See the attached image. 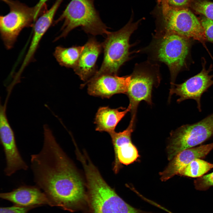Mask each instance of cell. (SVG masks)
Masks as SVG:
<instances>
[{"label": "cell", "mask_w": 213, "mask_h": 213, "mask_svg": "<svg viewBox=\"0 0 213 213\" xmlns=\"http://www.w3.org/2000/svg\"><path fill=\"white\" fill-rule=\"evenodd\" d=\"M42 148L31 155L30 167L36 185L53 206L71 212L82 209L86 201L83 183L49 127L43 129Z\"/></svg>", "instance_id": "obj_1"}, {"label": "cell", "mask_w": 213, "mask_h": 213, "mask_svg": "<svg viewBox=\"0 0 213 213\" xmlns=\"http://www.w3.org/2000/svg\"><path fill=\"white\" fill-rule=\"evenodd\" d=\"M88 192L85 213H152L131 206L119 196L93 164L84 169Z\"/></svg>", "instance_id": "obj_2"}, {"label": "cell", "mask_w": 213, "mask_h": 213, "mask_svg": "<svg viewBox=\"0 0 213 213\" xmlns=\"http://www.w3.org/2000/svg\"><path fill=\"white\" fill-rule=\"evenodd\" d=\"M94 0H71L54 24L63 21L61 33L54 41L65 37L75 28L80 27L94 36L106 35L109 32L101 20L94 5Z\"/></svg>", "instance_id": "obj_3"}, {"label": "cell", "mask_w": 213, "mask_h": 213, "mask_svg": "<svg viewBox=\"0 0 213 213\" xmlns=\"http://www.w3.org/2000/svg\"><path fill=\"white\" fill-rule=\"evenodd\" d=\"M139 22H129L119 30L109 32L106 35L102 43L104 52L103 62L99 69L91 78L104 74L117 75L120 67L128 59L130 37Z\"/></svg>", "instance_id": "obj_4"}, {"label": "cell", "mask_w": 213, "mask_h": 213, "mask_svg": "<svg viewBox=\"0 0 213 213\" xmlns=\"http://www.w3.org/2000/svg\"><path fill=\"white\" fill-rule=\"evenodd\" d=\"M7 5L9 12L0 16V32L5 48L11 49L21 31L33 27L38 18L35 6L30 7L18 0H1Z\"/></svg>", "instance_id": "obj_5"}, {"label": "cell", "mask_w": 213, "mask_h": 213, "mask_svg": "<svg viewBox=\"0 0 213 213\" xmlns=\"http://www.w3.org/2000/svg\"><path fill=\"white\" fill-rule=\"evenodd\" d=\"M213 136V113L192 124L182 125L170 133L167 147L171 160L182 151L196 147Z\"/></svg>", "instance_id": "obj_6"}, {"label": "cell", "mask_w": 213, "mask_h": 213, "mask_svg": "<svg viewBox=\"0 0 213 213\" xmlns=\"http://www.w3.org/2000/svg\"><path fill=\"white\" fill-rule=\"evenodd\" d=\"M161 1L166 32L201 43L205 42L206 39L200 21L190 10L184 7H172L165 0Z\"/></svg>", "instance_id": "obj_7"}, {"label": "cell", "mask_w": 213, "mask_h": 213, "mask_svg": "<svg viewBox=\"0 0 213 213\" xmlns=\"http://www.w3.org/2000/svg\"><path fill=\"white\" fill-rule=\"evenodd\" d=\"M187 39L178 35L166 32L159 41L156 54L159 60L166 64L171 77V86L185 64L189 51Z\"/></svg>", "instance_id": "obj_8"}, {"label": "cell", "mask_w": 213, "mask_h": 213, "mask_svg": "<svg viewBox=\"0 0 213 213\" xmlns=\"http://www.w3.org/2000/svg\"><path fill=\"white\" fill-rule=\"evenodd\" d=\"M0 138L6 161L5 175L10 176L18 170H27L28 166L18 149L14 133L6 114L5 104L0 106Z\"/></svg>", "instance_id": "obj_9"}, {"label": "cell", "mask_w": 213, "mask_h": 213, "mask_svg": "<svg viewBox=\"0 0 213 213\" xmlns=\"http://www.w3.org/2000/svg\"><path fill=\"white\" fill-rule=\"evenodd\" d=\"M205 62L202 64V69L199 73L182 83H174L171 86L169 102L170 101L172 96L175 94L179 97L177 101L178 103L186 100H195L199 111H202L201 101L202 96L213 85V75L209 74L212 66H211L209 69L206 70L205 67Z\"/></svg>", "instance_id": "obj_10"}, {"label": "cell", "mask_w": 213, "mask_h": 213, "mask_svg": "<svg viewBox=\"0 0 213 213\" xmlns=\"http://www.w3.org/2000/svg\"><path fill=\"white\" fill-rule=\"evenodd\" d=\"M131 79L126 94L130 105L131 116H136L138 105L142 101L151 105L153 88L158 85L159 78L151 72L144 71H135Z\"/></svg>", "instance_id": "obj_11"}, {"label": "cell", "mask_w": 213, "mask_h": 213, "mask_svg": "<svg viewBox=\"0 0 213 213\" xmlns=\"http://www.w3.org/2000/svg\"><path fill=\"white\" fill-rule=\"evenodd\" d=\"M131 77L104 74L91 78L82 86L87 84L88 92L90 95L109 98L115 94H126Z\"/></svg>", "instance_id": "obj_12"}, {"label": "cell", "mask_w": 213, "mask_h": 213, "mask_svg": "<svg viewBox=\"0 0 213 213\" xmlns=\"http://www.w3.org/2000/svg\"><path fill=\"white\" fill-rule=\"evenodd\" d=\"M130 127L122 132L114 131L110 134L115 155L114 170L117 173L121 164L128 165L137 161L139 157L138 151L133 143L131 135L133 131Z\"/></svg>", "instance_id": "obj_13"}, {"label": "cell", "mask_w": 213, "mask_h": 213, "mask_svg": "<svg viewBox=\"0 0 213 213\" xmlns=\"http://www.w3.org/2000/svg\"><path fill=\"white\" fill-rule=\"evenodd\" d=\"M0 197L21 207L33 208L45 205L53 206L45 193L36 185H21L11 191L0 193Z\"/></svg>", "instance_id": "obj_14"}, {"label": "cell", "mask_w": 213, "mask_h": 213, "mask_svg": "<svg viewBox=\"0 0 213 213\" xmlns=\"http://www.w3.org/2000/svg\"><path fill=\"white\" fill-rule=\"evenodd\" d=\"M213 149V142L188 149L180 152L170 161L165 169L160 173L161 180L166 181L180 172L193 161L205 157Z\"/></svg>", "instance_id": "obj_15"}, {"label": "cell", "mask_w": 213, "mask_h": 213, "mask_svg": "<svg viewBox=\"0 0 213 213\" xmlns=\"http://www.w3.org/2000/svg\"><path fill=\"white\" fill-rule=\"evenodd\" d=\"M84 46L77 65L73 69L81 80L86 82L97 71L96 62L103 47L102 43L94 38H89Z\"/></svg>", "instance_id": "obj_16"}, {"label": "cell", "mask_w": 213, "mask_h": 213, "mask_svg": "<svg viewBox=\"0 0 213 213\" xmlns=\"http://www.w3.org/2000/svg\"><path fill=\"white\" fill-rule=\"evenodd\" d=\"M54 16L52 13L45 12L36 20L33 26V37L28 50L17 75L20 76L26 67L33 59L34 55L43 36L52 25Z\"/></svg>", "instance_id": "obj_17"}, {"label": "cell", "mask_w": 213, "mask_h": 213, "mask_svg": "<svg viewBox=\"0 0 213 213\" xmlns=\"http://www.w3.org/2000/svg\"><path fill=\"white\" fill-rule=\"evenodd\" d=\"M123 108L112 109L107 106L100 107L96 114L94 123L96 130L99 132H106L109 134L115 131L120 122L128 112L131 107L129 105L123 110Z\"/></svg>", "instance_id": "obj_18"}, {"label": "cell", "mask_w": 213, "mask_h": 213, "mask_svg": "<svg viewBox=\"0 0 213 213\" xmlns=\"http://www.w3.org/2000/svg\"><path fill=\"white\" fill-rule=\"evenodd\" d=\"M84 47V46L68 48L58 46L55 48L53 55L61 66L73 69L77 65Z\"/></svg>", "instance_id": "obj_19"}, {"label": "cell", "mask_w": 213, "mask_h": 213, "mask_svg": "<svg viewBox=\"0 0 213 213\" xmlns=\"http://www.w3.org/2000/svg\"><path fill=\"white\" fill-rule=\"evenodd\" d=\"M213 168V164L201 159H194L184 167L178 175L193 178H199Z\"/></svg>", "instance_id": "obj_20"}, {"label": "cell", "mask_w": 213, "mask_h": 213, "mask_svg": "<svg viewBox=\"0 0 213 213\" xmlns=\"http://www.w3.org/2000/svg\"><path fill=\"white\" fill-rule=\"evenodd\" d=\"M192 7L197 13L213 20V2L207 0H196L193 3Z\"/></svg>", "instance_id": "obj_21"}, {"label": "cell", "mask_w": 213, "mask_h": 213, "mask_svg": "<svg viewBox=\"0 0 213 213\" xmlns=\"http://www.w3.org/2000/svg\"><path fill=\"white\" fill-rule=\"evenodd\" d=\"M194 185L196 190L201 191L213 186V172L197 178L194 180Z\"/></svg>", "instance_id": "obj_22"}, {"label": "cell", "mask_w": 213, "mask_h": 213, "mask_svg": "<svg viewBox=\"0 0 213 213\" xmlns=\"http://www.w3.org/2000/svg\"><path fill=\"white\" fill-rule=\"evenodd\" d=\"M200 21L206 40L213 43V20L204 17Z\"/></svg>", "instance_id": "obj_23"}, {"label": "cell", "mask_w": 213, "mask_h": 213, "mask_svg": "<svg viewBox=\"0 0 213 213\" xmlns=\"http://www.w3.org/2000/svg\"><path fill=\"white\" fill-rule=\"evenodd\" d=\"M31 208H33L15 205L10 207L0 208V213H27L28 211Z\"/></svg>", "instance_id": "obj_24"}, {"label": "cell", "mask_w": 213, "mask_h": 213, "mask_svg": "<svg viewBox=\"0 0 213 213\" xmlns=\"http://www.w3.org/2000/svg\"><path fill=\"white\" fill-rule=\"evenodd\" d=\"M170 5L175 7H184L188 5L191 0H165Z\"/></svg>", "instance_id": "obj_25"}, {"label": "cell", "mask_w": 213, "mask_h": 213, "mask_svg": "<svg viewBox=\"0 0 213 213\" xmlns=\"http://www.w3.org/2000/svg\"><path fill=\"white\" fill-rule=\"evenodd\" d=\"M49 0H39L35 6L36 15L39 16L47 9L46 2Z\"/></svg>", "instance_id": "obj_26"}]
</instances>
